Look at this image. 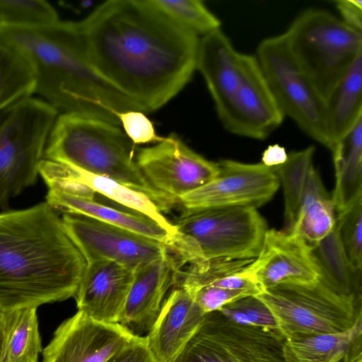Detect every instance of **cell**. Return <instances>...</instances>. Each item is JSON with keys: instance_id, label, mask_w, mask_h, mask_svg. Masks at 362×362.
<instances>
[{"instance_id": "cell-11", "label": "cell", "mask_w": 362, "mask_h": 362, "mask_svg": "<svg viewBox=\"0 0 362 362\" xmlns=\"http://www.w3.org/2000/svg\"><path fill=\"white\" fill-rule=\"evenodd\" d=\"M285 340L279 329L239 324L216 310L172 362H285Z\"/></svg>"}, {"instance_id": "cell-27", "label": "cell", "mask_w": 362, "mask_h": 362, "mask_svg": "<svg viewBox=\"0 0 362 362\" xmlns=\"http://www.w3.org/2000/svg\"><path fill=\"white\" fill-rule=\"evenodd\" d=\"M2 314L4 362H37L42 347L37 308H25Z\"/></svg>"}, {"instance_id": "cell-4", "label": "cell", "mask_w": 362, "mask_h": 362, "mask_svg": "<svg viewBox=\"0 0 362 362\" xmlns=\"http://www.w3.org/2000/svg\"><path fill=\"white\" fill-rule=\"evenodd\" d=\"M196 69L228 132L262 140L282 124L285 116L257 57L237 51L221 28L200 39Z\"/></svg>"}, {"instance_id": "cell-9", "label": "cell", "mask_w": 362, "mask_h": 362, "mask_svg": "<svg viewBox=\"0 0 362 362\" xmlns=\"http://www.w3.org/2000/svg\"><path fill=\"white\" fill-rule=\"evenodd\" d=\"M173 224L203 259H255L269 229L257 209L249 206L183 209Z\"/></svg>"}, {"instance_id": "cell-24", "label": "cell", "mask_w": 362, "mask_h": 362, "mask_svg": "<svg viewBox=\"0 0 362 362\" xmlns=\"http://www.w3.org/2000/svg\"><path fill=\"white\" fill-rule=\"evenodd\" d=\"M335 211L332 197L327 192L319 172L313 166L291 231L311 248L333 229Z\"/></svg>"}, {"instance_id": "cell-16", "label": "cell", "mask_w": 362, "mask_h": 362, "mask_svg": "<svg viewBox=\"0 0 362 362\" xmlns=\"http://www.w3.org/2000/svg\"><path fill=\"white\" fill-rule=\"evenodd\" d=\"M242 272L263 291L281 284H310L320 277L305 243L291 231L274 228L267 230L259 255Z\"/></svg>"}, {"instance_id": "cell-30", "label": "cell", "mask_w": 362, "mask_h": 362, "mask_svg": "<svg viewBox=\"0 0 362 362\" xmlns=\"http://www.w3.org/2000/svg\"><path fill=\"white\" fill-rule=\"evenodd\" d=\"M155 9L180 27L206 35L221 28V21L199 0H147Z\"/></svg>"}, {"instance_id": "cell-40", "label": "cell", "mask_w": 362, "mask_h": 362, "mask_svg": "<svg viewBox=\"0 0 362 362\" xmlns=\"http://www.w3.org/2000/svg\"><path fill=\"white\" fill-rule=\"evenodd\" d=\"M0 362H4V327L1 311H0Z\"/></svg>"}, {"instance_id": "cell-3", "label": "cell", "mask_w": 362, "mask_h": 362, "mask_svg": "<svg viewBox=\"0 0 362 362\" xmlns=\"http://www.w3.org/2000/svg\"><path fill=\"white\" fill-rule=\"evenodd\" d=\"M0 44L19 54L35 78V93L59 114H76L121 125L118 115L146 112L93 69L79 21L17 27L0 23Z\"/></svg>"}, {"instance_id": "cell-10", "label": "cell", "mask_w": 362, "mask_h": 362, "mask_svg": "<svg viewBox=\"0 0 362 362\" xmlns=\"http://www.w3.org/2000/svg\"><path fill=\"white\" fill-rule=\"evenodd\" d=\"M284 116L330 151L325 103L296 63L284 34L262 40L256 55Z\"/></svg>"}, {"instance_id": "cell-22", "label": "cell", "mask_w": 362, "mask_h": 362, "mask_svg": "<svg viewBox=\"0 0 362 362\" xmlns=\"http://www.w3.org/2000/svg\"><path fill=\"white\" fill-rule=\"evenodd\" d=\"M361 315L349 329L337 334L286 339L285 362H349L362 357Z\"/></svg>"}, {"instance_id": "cell-29", "label": "cell", "mask_w": 362, "mask_h": 362, "mask_svg": "<svg viewBox=\"0 0 362 362\" xmlns=\"http://www.w3.org/2000/svg\"><path fill=\"white\" fill-rule=\"evenodd\" d=\"M35 86V76L26 62L0 44V113L14 103L31 97Z\"/></svg>"}, {"instance_id": "cell-2", "label": "cell", "mask_w": 362, "mask_h": 362, "mask_svg": "<svg viewBox=\"0 0 362 362\" xmlns=\"http://www.w3.org/2000/svg\"><path fill=\"white\" fill-rule=\"evenodd\" d=\"M86 265L45 202L0 211V311L74 298Z\"/></svg>"}, {"instance_id": "cell-38", "label": "cell", "mask_w": 362, "mask_h": 362, "mask_svg": "<svg viewBox=\"0 0 362 362\" xmlns=\"http://www.w3.org/2000/svg\"><path fill=\"white\" fill-rule=\"evenodd\" d=\"M346 25L362 33V0H338L334 1Z\"/></svg>"}, {"instance_id": "cell-19", "label": "cell", "mask_w": 362, "mask_h": 362, "mask_svg": "<svg viewBox=\"0 0 362 362\" xmlns=\"http://www.w3.org/2000/svg\"><path fill=\"white\" fill-rule=\"evenodd\" d=\"M54 211L62 214H78L131 230L156 240L168 246L182 259L190 255L185 238L175 236L147 216L136 212H125L102 204L94 199L74 196L48 189L45 201Z\"/></svg>"}, {"instance_id": "cell-28", "label": "cell", "mask_w": 362, "mask_h": 362, "mask_svg": "<svg viewBox=\"0 0 362 362\" xmlns=\"http://www.w3.org/2000/svg\"><path fill=\"white\" fill-rule=\"evenodd\" d=\"M315 150L311 146L300 151H291L284 164L273 168L283 186L284 230L291 231L294 225L308 176L313 166Z\"/></svg>"}, {"instance_id": "cell-14", "label": "cell", "mask_w": 362, "mask_h": 362, "mask_svg": "<svg viewBox=\"0 0 362 362\" xmlns=\"http://www.w3.org/2000/svg\"><path fill=\"white\" fill-rule=\"evenodd\" d=\"M219 175L212 181L180 198L184 209L249 206L268 202L280 186L273 168L262 163L248 164L229 159L218 162Z\"/></svg>"}, {"instance_id": "cell-36", "label": "cell", "mask_w": 362, "mask_h": 362, "mask_svg": "<svg viewBox=\"0 0 362 362\" xmlns=\"http://www.w3.org/2000/svg\"><path fill=\"white\" fill-rule=\"evenodd\" d=\"M124 132L134 144L160 142L163 137L158 136L152 122L144 112L129 110L118 115Z\"/></svg>"}, {"instance_id": "cell-5", "label": "cell", "mask_w": 362, "mask_h": 362, "mask_svg": "<svg viewBox=\"0 0 362 362\" xmlns=\"http://www.w3.org/2000/svg\"><path fill=\"white\" fill-rule=\"evenodd\" d=\"M135 144L119 126L76 114H59L44 159L111 178L149 197L163 213L176 204L146 180L134 158Z\"/></svg>"}, {"instance_id": "cell-41", "label": "cell", "mask_w": 362, "mask_h": 362, "mask_svg": "<svg viewBox=\"0 0 362 362\" xmlns=\"http://www.w3.org/2000/svg\"><path fill=\"white\" fill-rule=\"evenodd\" d=\"M349 362H362V357H360L354 361H349Z\"/></svg>"}, {"instance_id": "cell-33", "label": "cell", "mask_w": 362, "mask_h": 362, "mask_svg": "<svg viewBox=\"0 0 362 362\" xmlns=\"http://www.w3.org/2000/svg\"><path fill=\"white\" fill-rule=\"evenodd\" d=\"M336 225L351 263L362 270V194L337 213Z\"/></svg>"}, {"instance_id": "cell-17", "label": "cell", "mask_w": 362, "mask_h": 362, "mask_svg": "<svg viewBox=\"0 0 362 362\" xmlns=\"http://www.w3.org/2000/svg\"><path fill=\"white\" fill-rule=\"evenodd\" d=\"M185 264L172 252L135 269L119 324L134 335L148 334L168 291L177 284Z\"/></svg>"}, {"instance_id": "cell-8", "label": "cell", "mask_w": 362, "mask_h": 362, "mask_svg": "<svg viewBox=\"0 0 362 362\" xmlns=\"http://www.w3.org/2000/svg\"><path fill=\"white\" fill-rule=\"evenodd\" d=\"M269 309L286 339L340 333L361 315V299L341 295L321 279L310 284H281L256 296Z\"/></svg>"}, {"instance_id": "cell-15", "label": "cell", "mask_w": 362, "mask_h": 362, "mask_svg": "<svg viewBox=\"0 0 362 362\" xmlns=\"http://www.w3.org/2000/svg\"><path fill=\"white\" fill-rule=\"evenodd\" d=\"M136 336L119 323L100 322L78 310L57 328L42 362H106Z\"/></svg>"}, {"instance_id": "cell-6", "label": "cell", "mask_w": 362, "mask_h": 362, "mask_svg": "<svg viewBox=\"0 0 362 362\" xmlns=\"http://www.w3.org/2000/svg\"><path fill=\"white\" fill-rule=\"evenodd\" d=\"M284 35L296 63L325 103L362 52V33L323 9L302 12Z\"/></svg>"}, {"instance_id": "cell-12", "label": "cell", "mask_w": 362, "mask_h": 362, "mask_svg": "<svg viewBox=\"0 0 362 362\" xmlns=\"http://www.w3.org/2000/svg\"><path fill=\"white\" fill-rule=\"evenodd\" d=\"M135 158L148 182L176 204L220 173L218 163L193 151L175 133L155 146L141 148Z\"/></svg>"}, {"instance_id": "cell-21", "label": "cell", "mask_w": 362, "mask_h": 362, "mask_svg": "<svg viewBox=\"0 0 362 362\" xmlns=\"http://www.w3.org/2000/svg\"><path fill=\"white\" fill-rule=\"evenodd\" d=\"M39 174L44 182L49 180H64L83 185L95 193L103 195L134 212L147 216L170 234L180 236L174 225L165 217L149 197L111 178L46 159H42L40 164Z\"/></svg>"}, {"instance_id": "cell-26", "label": "cell", "mask_w": 362, "mask_h": 362, "mask_svg": "<svg viewBox=\"0 0 362 362\" xmlns=\"http://www.w3.org/2000/svg\"><path fill=\"white\" fill-rule=\"evenodd\" d=\"M336 183L332 196L338 213L362 194V118L332 151Z\"/></svg>"}, {"instance_id": "cell-20", "label": "cell", "mask_w": 362, "mask_h": 362, "mask_svg": "<svg viewBox=\"0 0 362 362\" xmlns=\"http://www.w3.org/2000/svg\"><path fill=\"white\" fill-rule=\"evenodd\" d=\"M146 336L158 362H172L200 325L205 313L193 295L175 285Z\"/></svg>"}, {"instance_id": "cell-31", "label": "cell", "mask_w": 362, "mask_h": 362, "mask_svg": "<svg viewBox=\"0 0 362 362\" xmlns=\"http://www.w3.org/2000/svg\"><path fill=\"white\" fill-rule=\"evenodd\" d=\"M254 259L218 257L192 262L186 270L181 272L176 285L193 293L203 286L240 272Z\"/></svg>"}, {"instance_id": "cell-23", "label": "cell", "mask_w": 362, "mask_h": 362, "mask_svg": "<svg viewBox=\"0 0 362 362\" xmlns=\"http://www.w3.org/2000/svg\"><path fill=\"white\" fill-rule=\"evenodd\" d=\"M325 110L333 150L338 141L362 118V52L325 100Z\"/></svg>"}, {"instance_id": "cell-37", "label": "cell", "mask_w": 362, "mask_h": 362, "mask_svg": "<svg viewBox=\"0 0 362 362\" xmlns=\"http://www.w3.org/2000/svg\"><path fill=\"white\" fill-rule=\"evenodd\" d=\"M106 362H158L146 336H136L114 353Z\"/></svg>"}, {"instance_id": "cell-25", "label": "cell", "mask_w": 362, "mask_h": 362, "mask_svg": "<svg viewBox=\"0 0 362 362\" xmlns=\"http://www.w3.org/2000/svg\"><path fill=\"white\" fill-rule=\"evenodd\" d=\"M310 257L320 279L336 293L361 299V270L351 263L341 240L337 225L315 245Z\"/></svg>"}, {"instance_id": "cell-13", "label": "cell", "mask_w": 362, "mask_h": 362, "mask_svg": "<svg viewBox=\"0 0 362 362\" xmlns=\"http://www.w3.org/2000/svg\"><path fill=\"white\" fill-rule=\"evenodd\" d=\"M62 220L86 262L107 259L135 270L173 252L156 240L90 217L66 214Z\"/></svg>"}, {"instance_id": "cell-18", "label": "cell", "mask_w": 362, "mask_h": 362, "mask_svg": "<svg viewBox=\"0 0 362 362\" xmlns=\"http://www.w3.org/2000/svg\"><path fill=\"white\" fill-rule=\"evenodd\" d=\"M134 274L111 260L87 262L74 298L78 310L100 322L119 323Z\"/></svg>"}, {"instance_id": "cell-35", "label": "cell", "mask_w": 362, "mask_h": 362, "mask_svg": "<svg viewBox=\"0 0 362 362\" xmlns=\"http://www.w3.org/2000/svg\"><path fill=\"white\" fill-rule=\"evenodd\" d=\"M192 294L205 314L218 310L222 306L240 298L257 296L250 290L230 289L211 285L203 286Z\"/></svg>"}, {"instance_id": "cell-39", "label": "cell", "mask_w": 362, "mask_h": 362, "mask_svg": "<svg viewBox=\"0 0 362 362\" xmlns=\"http://www.w3.org/2000/svg\"><path fill=\"white\" fill-rule=\"evenodd\" d=\"M288 158L284 147L279 144L270 145L262 153V163L269 168H274L284 164Z\"/></svg>"}, {"instance_id": "cell-32", "label": "cell", "mask_w": 362, "mask_h": 362, "mask_svg": "<svg viewBox=\"0 0 362 362\" xmlns=\"http://www.w3.org/2000/svg\"><path fill=\"white\" fill-rule=\"evenodd\" d=\"M57 10L45 0H0V23L17 27H33L54 23Z\"/></svg>"}, {"instance_id": "cell-34", "label": "cell", "mask_w": 362, "mask_h": 362, "mask_svg": "<svg viewBox=\"0 0 362 362\" xmlns=\"http://www.w3.org/2000/svg\"><path fill=\"white\" fill-rule=\"evenodd\" d=\"M218 311L239 324L279 329L268 307L256 296H246L229 303Z\"/></svg>"}, {"instance_id": "cell-7", "label": "cell", "mask_w": 362, "mask_h": 362, "mask_svg": "<svg viewBox=\"0 0 362 362\" xmlns=\"http://www.w3.org/2000/svg\"><path fill=\"white\" fill-rule=\"evenodd\" d=\"M58 112L33 96L0 113V211L34 185L47 140Z\"/></svg>"}, {"instance_id": "cell-1", "label": "cell", "mask_w": 362, "mask_h": 362, "mask_svg": "<svg viewBox=\"0 0 362 362\" xmlns=\"http://www.w3.org/2000/svg\"><path fill=\"white\" fill-rule=\"evenodd\" d=\"M98 74L146 112L168 103L196 69L200 39L147 0H109L79 21Z\"/></svg>"}]
</instances>
